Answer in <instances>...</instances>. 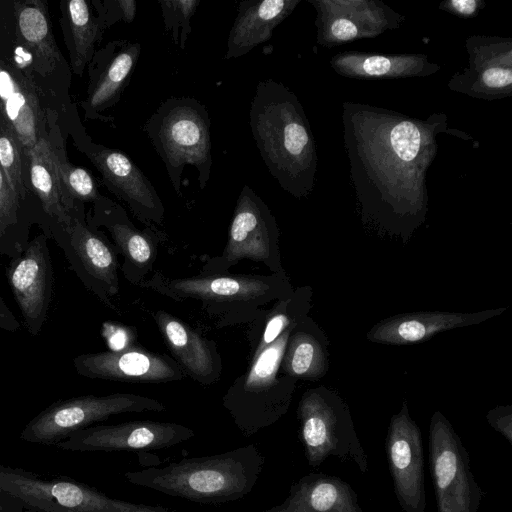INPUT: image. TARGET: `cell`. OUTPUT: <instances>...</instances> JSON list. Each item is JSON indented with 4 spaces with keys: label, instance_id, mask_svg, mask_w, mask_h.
Here are the masks:
<instances>
[{
    "label": "cell",
    "instance_id": "11",
    "mask_svg": "<svg viewBox=\"0 0 512 512\" xmlns=\"http://www.w3.org/2000/svg\"><path fill=\"white\" fill-rule=\"evenodd\" d=\"M195 436L193 429L174 422L136 420L110 425H92L55 446L77 452L149 451L167 449Z\"/></svg>",
    "mask_w": 512,
    "mask_h": 512
},
{
    "label": "cell",
    "instance_id": "25",
    "mask_svg": "<svg viewBox=\"0 0 512 512\" xmlns=\"http://www.w3.org/2000/svg\"><path fill=\"white\" fill-rule=\"evenodd\" d=\"M26 156L30 184L44 211L67 228L72 221L70 211L74 201L61 183L55 148L45 137H41Z\"/></svg>",
    "mask_w": 512,
    "mask_h": 512
},
{
    "label": "cell",
    "instance_id": "5",
    "mask_svg": "<svg viewBox=\"0 0 512 512\" xmlns=\"http://www.w3.org/2000/svg\"><path fill=\"white\" fill-rule=\"evenodd\" d=\"M294 326L251 356L248 369L235 378L222 397V406L246 437L274 425L290 407L296 380L280 373V364Z\"/></svg>",
    "mask_w": 512,
    "mask_h": 512
},
{
    "label": "cell",
    "instance_id": "17",
    "mask_svg": "<svg viewBox=\"0 0 512 512\" xmlns=\"http://www.w3.org/2000/svg\"><path fill=\"white\" fill-rule=\"evenodd\" d=\"M42 119L34 82L19 67L0 59V121L16 135L25 155L42 137Z\"/></svg>",
    "mask_w": 512,
    "mask_h": 512
},
{
    "label": "cell",
    "instance_id": "18",
    "mask_svg": "<svg viewBox=\"0 0 512 512\" xmlns=\"http://www.w3.org/2000/svg\"><path fill=\"white\" fill-rule=\"evenodd\" d=\"M153 319L170 350L186 376L209 386L222 375V359L215 341L207 339L178 317L157 310Z\"/></svg>",
    "mask_w": 512,
    "mask_h": 512
},
{
    "label": "cell",
    "instance_id": "30",
    "mask_svg": "<svg viewBox=\"0 0 512 512\" xmlns=\"http://www.w3.org/2000/svg\"><path fill=\"white\" fill-rule=\"evenodd\" d=\"M24 149L16 135L0 121V166L10 188L19 198L24 199L28 192L23 173Z\"/></svg>",
    "mask_w": 512,
    "mask_h": 512
},
{
    "label": "cell",
    "instance_id": "21",
    "mask_svg": "<svg viewBox=\"0 0 512 512\" xmlns=\"http://www.w3.org/2000/svg\"><path fill=\"white\" fill-rule=\"evenodd\" d=\"M262 512H365L353 487L340 477L310 472L289 489L285 500Z\"/></svg>",
    "mask_w": 512,
    "mask_h": 512
},
{
    "label": "cell",
    "instance_id": "28",
    "mask_svg": "<svg viewBox=\"0 0 512 512\" xmlns=\"http://www.w3.org/2000/svg\"><path fill=\"white\" fill-rule=\"evenodd\" d=\"M334 69L346 76L389 78L424 74L430 67L425 57L341 54L332 60Z\"/></svg>",
    "mask_w": 512,
    "mask_h": 512
},
{
    "label": "cell",
    "instance_id": "3",
    "mask_svg": "<svg viewBox=\"0 0 512 512\" xmlns=\"http://www.w3.org/2000/svg\"><path fill=\"white\" fill-rule=\"evenodd\" d=\"M175 301L194 300L215 316L219 327L246 323L259 318L262 307L293 292L286 274L248 275L200 273L169 278L154 271L140 284Z\"/></svg>",
    "mask_w": 512,
    "mask_h": 512
},
{
    "label": "cell",
    "instance_id": "24",
    "mask_svg": "<svg viewBox=\"0 0 512 512\" xmlns=\"http://www.w3.org/2000/svg\"><path fill=\"white\" fill-rule=\"evenodd\" d=\"M328 340L308 315L291 331L280 364V373L297 379H318L329 367Z\"/></svg>",
    "mask_w": 512,
    "mask_h": 512
},
{
    "label": "cell",
    "instance_id": "35",
    "mask_svg": "<svg viewBox=\"0 0 512 512\" xmlns=\"http://www.w3.org/2000/svg\"><path fill=\"white\" fill-rule=\"evenodd\" d=\"M477 84H480V88H483L484 91L489 90V94H494L496 90L510 89L512 84L511 67H505L503 64H491L479 72V77L472 87L474 88Z\"/></svg>",
    "mask_w": 512,
    "mask_h": 512
},
{
    "label": "cell",
    "instance_id": "22",
    "mask_svg": "<svg viewBox=\"0 0 512 512\" xmlns=\"http://www.w3.org/2000/svg\"><path fill=\"white\" fill-rule=\"evenodd\" d=\"M298 0H245L228 35L225 59L246 55L268 41L273 30L294 10Z\"/></svg>",
    "mask_w": 512,
    "mask_h": 512
},
{
    "label": "cell",
    "instance_id": "7",
    "mask_svg": "<svg viewBox=\"0 0 512 512\" xmlns=\"http://www.w3.org/2000/svg\"><path fill=\"white\" fill-rule=\"evenodd\" d=\"M0 490L28 512H176L162 505L133 503L68 477H44L0 464Z\"/></svg>",
    "mask_w": 512,
    "mask_h": 512
},
{
    "label": "cell",
    "instance_id": "8",
    "mask_svg": "<svg viewBox=\"0 0 512 512\" xmlns=\"http://www.w3.org/2000/svg\"><path fill=\"white\" fill-rule=\"evenodd\" d=\"M243 259L261 262L274 274H285L276 218L264 200L247 184L243 185L236 200L222 254L208 259L201 273H226Z\"/></svg>",
    "mask_w": 512,
    "mask_h": 512
},
{
    "label": "cell",
    "instance_id": "20",
    "mask_svg": "<svg viewBox=\"0 0 512 512\" xmlns=\"http://www.w3.org/2000/svg\"><path fill=\"white\" fill-rule=\"evenodd\" d=\"M504 310L500 308L475 313L417 312L395 315L375 324L367 338L382 344L417 343L428 340L439 332L478 324L500 315Z\"/></svg>",
    "mask_w": 512,
    "mask_h": 512
},
{
    "label": "cell",
    "instance_id": "31",
    "mask_svg": "<svg viewBox=\"0 0 512 512\" xmlns=\"http://www.w3.org/2000/svg\"><path fill=\"white\" fill-rule=\"evenodd\" d=\"M55 148V147H54ZM59 177L67 195L74 201L97 202L102 198L89 171L71 164L60 149L55 148Z\"/></svg>",
    "mask_w": 512,
    "mask_h": 512
},
{
    "label": "cell",
    "instance_id": "38",
    "mask_svg": "<svg viewBox=\"0 0 512 512\" xmlns=\"http://www.w3.org/2000/svg\"><path fill=\"white\" fill-rule=\"evenodd\" d=\"M446 4L449 10L460 16H472L477 11L479 2L476 0H453Z\"/></svg>",
    "mask_w": 512,
    "mask_h": 512
},
{
    "label": "cell",
    "instance_id": "14",
    "mask_svg": "<svg viewBox=\"0 0 512 512\" xmlns=\"http://www.w3.org/2000/svg\"><path fill=\"white\" fill-rule=\"evenodd\" d=\"M73 364L77 373L84 377L117 382L159 384L186 377L173 357L133 345L121 350L78 355Z\"/></svg>",
    "mask_w": 512,
    "mask_h": 512
},
{
    "label": "cell",
    "instance_id": "32",
    "mask_svg": "<svg viewBox=\"0 0 512 512\" xmlns=\"http://www.w3.org/2000/svg\"><path fill=\"white\" fill-rule=\"evenodd\" d=\"M164 22V31L170 32L173 43L185 48L191 33V18L200 0H159Z\"/></svg>",
    "mask_w": 512,
    "mask_h": 512
},
{
    "label": "cell",
    "instance_id": "4",
    "mask_svg": "<svg viewBox=\"0 0 512 512\" xmlns=\"http://www.w3.org/2000/svg\"><path fill=\"white\" fill-rule=\"evenodd\" d=\"M156 153L165 165L172 187L182 196V173L192 165L200 189L212 169L211 120L206 106L193 97H170L163 101L143 126Z\"/></svg>",
    "mask_w": 512,
    "mask_h": 512
},
{
    "label": "cell",
    "instance_id": "16",
    "mask_svg": "<svg viewBox=\"0 0 512 512\" xmlns=\"http://www.w3.org/2000/svg\"><path fill=\"white\" fill-rule=\"evenodd\" d=\"M141 51L139 42L114 40L94 54L89 63L91 81L83 103L87 118L102 120L100 113L118 103Z\"/></svg>",
    "mask_w": 512,
    "mask_h": 512
},
{
    "label": "cell",
    "instance_id": "33",
    "mask_svg": "<svg viewBox=\"0 0 512 512\" xmlns=\"http://www.w3.org/2000/svg\"><path fill=\"white\" fill-rule=\"evenodd\" d=\"M99 12V19L104 28L122 20L128 24L134 21L137 9L135 0H107L104 2L94 1Z\"/></svg>",
    "mask_w": 512,
    "mask_h": 512
},
{
    "label": "cell",
    "instance_id": "9",
    "mask_svg": "<svg viewBox=\"0 0 512 512\" xmlns=\"http://www.w3.org/2000/svg\"><path fill=\"white\" fill-rule=\"evenodd\" d=\"M161 401L133 393L87 395L59 401L35 416L20 438L29 443L56 445L73 433L122 413L163 412Z\"/></svg>",
    "mask_w": 512,
    "mask_h": 512
},
{
    "label": "cell",
    "instance_id": "1",
    "mask_svg": "<svg viewBox=\"0 0 512 512\" xmlns=\"http://www.w3.org/2000/svg\"><path fill=\"white\" fill-rule=\"evenodd\" d=\"M253 139L269 173L293 196L313 187L316 153L311 129L295 94L282 83L259 81L250 104Z\"/></svg>",
    "mask_w": 512,
    "mask_h": 512
},
{
    "label": "cell",
    "instance_id": "39",
    "mask_svg": "<svg viewBox=\"0 0 512 512\" xmlns=\"http://www.w3.org/2000/svg\"><path fill=\"white\" fill-rule=\"evenodd\" d=\"M21 502L0 490V512H24Z\"/></svg>",
    "mask_w": 512,
    "mask_h": 512
},
{
    "label": "cell",
    "instance_id": "37",
    "mask_svg": "<svg viewBox=\"0 0 512 512\" xmlns=\"http://www.w3.org/2000/svg\"><path fill=\"white\" fill-rule=\"evenodd\" d=\"M490 426L512 444V409L501 406L490 410L486 416Z\"/></svg>",
    "mask_w": 512,
    "mask_h": 512
},
{
    "label": "cell",
    "instance_id": "13",
    "mask_svg": "<svg viewBox=\"0 0 512 512\" xmlns=\"http://www.w3.org/2000/svg\"><path fill=\"white\" fill-rule=\"evenodd\" d=\"M84 151L100 172L107 188L123 201L144 225L164 222V204L148 177L123 151L88 141Z\"/></svg>",
    "mask_w": 512,
    "mask_h": 512
},
{
    "label": "cell",
    "instance_id": "10",
    "mask_svg": "<svg viewBox=\"0 0 512 512\" xmlns=\"http://www.w3.org/2000/svg\"><path fill=\"white\" fill-rule=\"evenodd\" d=\"M428 462L437 512H479L483 491L470 468L468 451L440 411L429 425Z\"/></svg>",
    "mask_w": 512,
    "mask_h": 512
},
{
    "label": "cell",
    "instance_id": "29",
    "mask_svg": "<svg viewBox=\"0 0 512 512\" xmlns=\"http://www.w3.org/2000/svg\"><path fill=\"white\" fill-rule=\"evenodd\" d=\"M312 290L308 286L299 287L285 298L276 301L265 316L264 327L252 356L273 343L289 327L296 325L308 315L311 307Z\"/></svg>",
    "mask_w": 512,
    "mask_h": 512
},
{
    "label": "cell",
    "instance_id": "19",
    "mask_svg": "<svg viewBox=\"0 0 512 512\" xmlns=\"http://www.w3.org/2000/svg\"><path fill=\"white\" fill-rule=\"evenodd\" d=\"M8 277L29 331L37 334L46 317L51 288L50 262L42 238L30 243Z\"/></svg>",
    "mask_w": 512,
    "mask_h": 512
},
{
    "label": "cell",
    "instance_id": "23",
    "mask_svg": "<svg viewBox=\"0 0 512 512\" xmlns=\"http://www.w3.org/2000/svg\"><path fill=\"white\" fill-rule=\"evenodd\" d=\"M71 246L96 292L106 303L119 292L117 250L78 219L66 228Z\"/></svg>",
    "mask_w": 512,
    "mask_h": 512
},
{
    "label": "cell",
    "instance_id": "15",
    "mask_svg": "<svg viewBox=\"0 0 512 512\" xmlns=\"http://www.w3.org/2000/svg\"><path fill=\"white\" fill-rule=\"evenodd\" d=\"M99 223L105 226L123 256L122 271L131 284L138 285L153 270L158 245L164 234L156 227L140 230L130 220L126 210L114 201L102 197L95 202Z\"/></svg>",
    "mask_w": 512,
    "mask_h": 512
},
{
    "label": "cell",
    "instance_id": "2",
    "mask_svg": "<svg viewBox=\"0 0 512 512\" xmlns=\"http://www.w3.org/2000/svg\"><path fill=\"white\" fill-rule=\"evenodd\" d=\"M264 454L255 444L224 453L184 458L164 467L124 474L127 482L203 505H221L247 496L260 478Z\"/></svg>",
    "mask_w": 512,
    "mask_h": 512
},
{
    "label": "cell",
    "instance_id": "12",
    "mask_svg": "<svg viewBox=\"0 0 512 512\" xmlns=\"http://www.w3.org/2000/svg\"><path fill=\"white\" fill-rule=\"evenodd\" d=\"M385 454L393 489L404 512H425L424 449L420 428L406 402L391 419L385 438Z\"/></svg>",
    "mask_w": 512,
    "mask_h": 512
},
{
    "label": "cell",
    "instance_id": "6",
    "mask_svg": "<svg viewBox=\"0 0 512 512\" xmlns=\"http://www.w3.org/2000/svg\"><path fill=\"white\" fill-rule=\"evenodd\" d=\"M299 438L307 463L319 467L327 458L354 463L368 470V456L357 436L351 412L334 391L319 386L305 391L297 408Z\"/></svg>",
    "mask_w": 512,
    "mask_h": 512
},
{
    "label": "cell",
    "instance_id": "36",
    "mask_svg": "<svg viewBox=\"0 0 512 512\" xmlns=\"http://www.w3.org/2000/svg\"><path fill=\"white\" fill-rule=\"evenodd\" d=\"M358 25L346 16H337L328 24V39L337 42H347L360 36Z\"/></svg>",
    "mask_w": 512,
    "mask_h": 512
},
{
    "label": "cell",
    "instance_id": "34",
    "mask_svg": "<svg viewBox=\"0 0 512 512\" xmlns=\"http://www.w3.org/2000/svg\"><path fill=\"white\" fill-rule=\"evenodd\" d=\"M19 198L10 188L9 182L0 166V236L16 223Z\"/></svg>",
    "mask_w": 512,
    "mask_h": 512
},
{
    "label": "cell",
    "instance_id": "26",
    "mask_svg": "<svg viewBox=\"0 0 512 512\" xmlns=\"http://www.w3.org/2000/svg\"><path fill=\"white\" fill-rule=\"evenodd\" d=\"M18 36L28 50L35 69L42 75L54 71L60 61L48 11L43 1L15 3Z\"/></svg>",
    "mask_w": 512,
    "mask_h": 512
},
{
    "label": "cell",
    "instance_id": "27",
    "mask_svg": "<svg viewBox=\"0 0 512 512\" xmlns=\"http://www.w3.org/2000/svg\"><path fill=\"white\" fill-rule=\"evenodd\" d=\"M65 35L73 71L82 74L105 29L85 0H71L65 9Z\"/></svg>",
    "mask_w": 512,
    "mask_h": 512
}]
</instances>
